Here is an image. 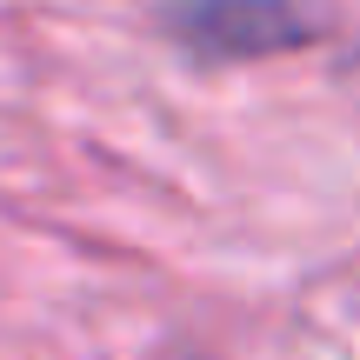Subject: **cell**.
<instances>
[{
    "label": "cell",
    "mask_w": 360,
    "mask_h": 360,
    "mask_svg": "<svg viewBox=\"0 0 360 360\" xmlns=\"http://www.w3.org/2000/svg\"><path fill=\"white\" fill-rule=\"evenodd\" d=\"M160 34L187 47L193 60H281V53L314 47L321 13L300 0H160Z\"/></svg>",
    "instance_id": "1"
}]
</instances>
